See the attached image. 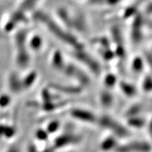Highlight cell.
Masks as SVG:
<instances>
[{
	"label": "cell",
	"mask_w": 152,
	"mask_h": 152,
	"mask_svg": "<svg viewBox=\"0 0 152 152\" xmlns=\"http://www.w3.org/2000/svg\"><path fill=\"white\" fill-rule=\"evenodd\" d=\"M33 18L47 27L53 35H54L63 42L69 45V46L73 47L74 49H83V45L77 40L75 36L64 30L47 14L42 11H37L34 13Z\"/></svg>",
	"instance_id": "cell-1"
},
{
	"label": "cell",
	"mask_w": 152,
	"mask_h": 152,
	"mask_svg": "<svg viewBox=\"0 0 152 152\" xmlns=\"http://www.w3.org/2000/svg\"><path fill=\"white\" fill-rule=\"evenodd\" d=\"M96 123H98L101 128L107 129L111 131L113 135L117 137H127L130 134V132L126 127H125L121 123L109 115H104L101 117H98Z\"/></svg>",
	"instance_id": "cell-2"
},
{
	"label": "cell",
	"mask_w": 152,
	"mask_h": 152,
	"mask_svg": "<svg viewBox=\"0 0 152 152\" xmlns=\"http://www.w3.org/2000/svg\"><path fill=\"white\" fill-rule=\"evenodd\" d=\"M27 32L26 30H20L15 36V43L18 49L17 51L16 61L21 67H25L30 61V56L26 48Z\"/></svg>",
	"instance_id": "cell-3"
},
{
	"label": "cell",
	"mask_w": 152,
	"mask_h": 152,
	"mask_svg": "<svg viewBox=\"0 0 152 152\" xmlns=\"http://www.w3.org/2000/svg\"><path fill=\"white\" fill-rule=\"evenodd\" d=\"M73 56L76 60L81 62L83 65L88 68L94 75H99L101 72L99 64L90 54L85 52L84 49H74Z\"/></svg>",
	"instance_id": "cell-4"
},
{
	"label": "cell",
	"mask_w": 152,
	"mask_h": 152,
	"mask_svg": "<svg viewBox=\"0 0 152 152\" xmlns=\"http://www.w3.org/2000/svg\"><path fill=\"white\" fill-rule=\"evenodd\" d=\"M151 144L145 141H132L128 143L117 146L115 152H151Z\"/></svg>",
	"instance_id": "cell-5"
},
{
	"label": "cell",
	"mask_w": 152,
	"mask_h": 152,
	"mask_svg": "<svg viewBox=\"0 0 152 152\" xmlns=\"http://www.w3.org/2000/svg\"><path fill=\"white\" fill-rule=\"evenodd\" d=\"M70 115L73 119L86 123H96L98 117L93 112L85 109L75 108L70 111Z\"/></svg>",
	"instance_id": "cell-6"
},
{
	"label": "cell",
	"mask_w": 152,
	"mask_h": 152,
	"mask_svg": "<svg viewBox=\"0 0 152 152\" xmlns=\"http://www.w3.org/2000/svg\"><path fill=\"white\" fill-rule=\"evenodd\" d=\"M81 141V137L78 135L72 134H64L55 139L54 147L56 149L67 147V146L74 145Z\"/></svg>",
	"instance_id": "cell-7"
},
{
	"label": "cell",
	"mask_w": 152,
	"mask_h": 152,
	"mask_svg": "<svg viewBox=\"0 0 152 152\" xmlns=\"http://www.w3.org/2000/svg\"><path fill=\"white\" fill-rule=\"evenodd\" d=\"M144 25L143 17L141 14H136L132 26V39L134 43H139L142 39V27Z\"/></svg>",
	"instance_id": "cell-8"
},
{
	"label": "cell",
	"mask_w": 152,
	"mask_h": 152,
	"mask_svg": "<svg viewBox=\"0 0 152 152\" xmlns=\"http://www.w3.org/2000/svg\"><path fill=\"white\" fill-rule=\"evenodd\" d=\"M26 20V14L23 11H20V9L15 11L11 15V18L9 19V21L5 25V30L7 32L11 31L16 27V25L20 23H23Z\"/></svg>",
	"instance_id": "cell-9"
},
{
	"label": "cell",
	"mask_w": 152,
	"mask_h": 152,
	"mask_svg": "<svg viewBox=\"0 0 152 152\" xmlns=\"http://www.w3.org/2000/svg\"><path fill=\"white\" fill-rule=\"evenodd\" d=\"M118 143L116 141L115 136H109L103 140L101 142L100 149L103 151H109L111 150H115Z\"/></svg>",
	"instance_id": "cell-10"
},
{
	"label": "cell",
	"mask_w": 152,
	"mask_h": 152,
	"mask_svg": "<svg viewBox=\"0 0 152 152\" xmlns=\"http://www.w3.org/2000/svg\"><path fill=\"white\" fill-rule=\"evenodd\" d=\"M119 86L121 92L127 97H134L137 94L136 87L131 83H128L127 82H121Z\"/></svg>",
	"instance_id": "cell-11"
},
{
	"label": "cell",
	"mask_w": 152,
	"mask_h": 152,
	"mask_svg": "<svg viewBox=\"0 0 152 152\" xmlns=\"http://www.w3.org/2000/svg\"><path fill=\"white\" fill-rule=\"evenodd\" d=\"M99 102L103 107L110 108L114 102L113 95L109 90L102 91L99 95Z\"/></svg>",
	"instance_id": "cell-12"
},
{
	"label": "cell",
	"mask_w": 152,
	"mask_h": 152,
	"mask_svg": "<svg viewBox=\"0 0 152 152\" xmlns=\"http://www.w3.org/2000/svg\"><path fill=\"white\" fill-rule=\"evenodd\" d=\"M66 64L64 59V57H63L61 53L58 52V51L55 52L52 59V65L53 67L55 69H56L57 71H62L64 67H65Z\"/></svg>",
	"instance_id": "cell-13"
},
{
	"label": "cell",
	"mask_w": 152,
	"mask_h": 152,
	"mask_svg": "<svg viewBox=\"0 0 152 152\" xmlns=\"http://www.w3.org/2000/svg\"><path fill=\"white\" fill-rule=\"evenodd\" d=\"M127 123L130 128L142 129L147 125V121L144 118L139 116V115H135V116L128 117Z\"/></svg>",
	"instance_id": "cell-14"
},
{
	"label": "cell",
	"mask_w": 152,
	"mask_h": 152,
	"mask_svg": "<svg viewBox=\"0 0 152 152\" xmlns=\"http://www.w3.org/2000/svg\"><path fill=\"white\" fill-rule=\"evenodd\" d=\"M72 28H74L77 31L80 33H84L87 29L86 20L84 16L81 14H78L75 18H73V26Z\"/></svg>",
	"instance_id": "cell-15"
},
{
	"label": "cell",
	"mask_w": 152,
	"mask_h": 152,
	"mask_svg": "<svg viewBox=\"0 0 152 152\" xmlns=\"http://www.w3.org/2000/svg\"><path fill=\"white\" fill-rule=\"evenodd\" d=\"M53 89H55L57 91L68 93V94H78L81 92L80 87H74V86H61L57 84H53L52 85Z\"/></svg>",
	"instance_id": "cell-16"
},
{
	"label": "cell",
	"mask_w": 152,
	"mask_h": 152,
	"mask_svg": "<svg viewBox=\"0 0 152 152\" xmlns=\"http://www.w3.org/2000/svg\"><path fill=\"white\" fill-rule=\"evenodd\" d=\"M57 14L61 19V20L68 28H72L73 26V18L66 9H60L57 11Z\"/></svg>",
	"instance_id": "cell-17"
},
{
	"label": "cell",
	"mask_w": 152,
	"mask_h": 152,
	"mask_svg": "<svg viewBox=\"0 0 152 152\" xmlns=\"http://www.w3.org/2000/svg\"><path fill=\"white\" fill-rule=\"evenodd\" d=\"M144 65H145V61H144V58L137 56L132 61V68L135 73H140L143 71Z\"/></svg>",
	"instance_id": "cell-18"
},
{
	"label": "cell",
	"mask_w": 152,
	"mask_h": 152,
	"mask_svg": "<svg viewBox=\"0 0 152 152\" xmlns=\"http://www.w3.org/2000/svg\"><path fill=\"white\" fill-rule=\"evenodd\" d=\"M39 0H23L20 4L19 9L20 11L26 13V11L31 10L34 8V7L37 4V3Z\"/></svg>",
	"instance_id": "cell-19"
},
{
	"label": "cell",
	"mask_w": 152,
	"mask_h": 152,
	"mask_svg": "<svg viewBox=\"0 0 152 152\" xmlns=\"http://www.w3.org/2000/svg\"><path fill=\"white\" fill-rule=\"evenodd\" d=\"M142 89L144 92H152V75H146L142 83Z\"/></svg>",
	"instance_id": "cell-20"
},
{
	"label": "cell",
	"mask_w": 152,
	"mask_h": 152,
	"mask_svg": "<svg viewBox=\"0 0 152 152\" xmlns=\"http://www.w3.org/2000/svg\"><path fill=\"white\" fill-rule=\"evenodd\" d=\"M142 106L141 104H136L130 106L126 111V116L131 117V116H135V115H139L140 112L142 111Z\"/></svg>",
	"instance_id": "cell-21"
},
{
	"label": "cell",
	"mask_w": 152,
	"mask_h": 152,
	"mask_svg": "<svg viewBox=\"0 0 152 152\" xmlns=\"http://www.w3.org/2000/svg\"><path fill=\"white\" fill-rule=\"evenodd\" d=\"M117 83V78L113 74H108L106 75V77H104V83L105 85V86L107 88H112L116 85Z\"/></svg>",
	"instance_id": "cell-22"
},
{
	"label": "cell",
	"mask_w": 152,
	"mask_h": 152,
	"mask_svg": "<svg viewBox=\"0 0 152 152\" xmlns=\"http://www.w3.org/2000/svg\"><path fill=\"white\" fill-rule=\"evenodd\" d=\"M112 37L113 40L117 45H123V37L121 35L119 28L117 27H113L112 28Z\"/></svg>",
	"instance_id": "cell-23"
},
{
	"label": "cell",
	"mask_w": 152,
	"mask_h": 152,
	"mask_svg": "<svg viewBox=\"0 0 152 152\" xmlns=\"http://www.w3.org/2000/svg\"><path fill=\"white\" fill-rule=\"evenodd\" d=\"M60 128V122L58 121H56V120H54V121H50L48 124H47L46 129L45 130H47V132L49 133V134H53V133H55L58 130V129Z\"/></svg>",
	"instance_id": "cell-24"
},
{
	"label": "cell",
	"mask_w": 152,
	"mask_h": 152,
	"mask_svg": "<svg viewBox=\"0 0 152 152\" xmlns=\"http://www.w3.org/2000/svg\"><path fill=\"white\" fill-rule=\"evenodd\" d=\"M30 47L35 51L39 50L42 46V39L40 37L36 35L32 38V39L30 42Z\"/></svg>",
	"instance_id": "cell-25"
},
{
	"label": "cell",
	"mask_w": 152,
	"mask_h": 152,
	"mask_svg": "<svg viewBox=\"0 0 152 152\" xmlns=\"http://www.w3.org/2000/svg\"><path fill=\"white\" fill-rule=\"evenodd\" d=\"M36 79H37V73L35 72L30 73L29 75H28L27 77L25 78L24 85L27 87H31L33 83H35Z\"/></svg>",
	"instance_id": "cell-26"
},
{
	"label": "cell",
	"mask_w": 152,
	"mask_h": 152,
	"mask_svg": "<svg viewBox=\"0 0 152 152\" xmlns=\"http://www.w3.org/2000/svg\"><path fill=\"white\" fill-rule=\"evenodd\" d=\"M36 137L40 141H46L49 137V133L47 132L46 130L44 129H39L36 132Z\"/></svg>",
	"instance_id": "cell-27"
},
{
	"label": "cell",
	"mask_w": 152,
	"mask_h": 152,
	"mask_svg": "<svg viewBox=\"0 0 152 152\" xmlns=\"http://www.w3.org/2000/svg\"><path fill=\"white\" fill-rule=\"evenodd\" d=\"M144 59L145 64L149 66L150 71L152 73V53L149 52H144Z\"/></svg>",
	"instance_id": "cell-28"
},
{
	"label": "cell",
	"mask_w": 152,
	"mask_h": 152,
	"mask_svg": "<svg viewBox=\"0 0 152 152\" xmlns=\"http://www.w3.org/2000/svg\"><path fill=\"white\" fill-rule=\"evenodd\" d=\"M102 56L104 59L109 61L113 58L114 53L110 49H104V50L102 52Z\"/></svg>",
	"instance_id": "cell-29"
},
{
	"label": "cell",
	"mask_w": 152,
	"mask_h": 152,
	"mask_svg": "<svg viewBox=\"0 0 152 152\" xmlns=\"http://www.w3.org/2000/svg\"><path fill=\"white\" fill-rule=\"evenodd\" d=\"M137 7L134 5L132 6V7H129L125 10L124 13V17L125 18H129V17H131L133 16L134 14H136L137 12Z\"/></svg>",
	"instance_id": "cell-30"
},
{
	"label": "cell",
	"mask_w": 152,
	"mask_h": 152,
	"mask_svg": "<svg viewBox=\"0 0 152 152\" xmlns=\"http://www.w3.org/2000/svg\"><path fill=\"white\" fill-rule=\"evenodd\" d=\"M89 2L92 4H101L106 2V0H89Z\"/></svg>",
	"instance_id": "cell-31"
},
{
	"label": "cell",
	"mask_w": 152,
	"mask_h": 152,
	"mask_svg": "<svg viewBox=\"0 0 152 152\" xmlns=\"http://www.w3.org/2000/svg\"><path fill=\"white\" fill-rule=\"evenodd\" d=\"M145 10H146V13H147V14L149 15L152 14V1H151V2L147 6Z\"/></svg>",
	"instance_id": "cell-32"
},
{
	"label": "cell",
	"mask_w": 152,
	"mask_h": 152,
	"mask_svg": "<svg viewBox=\"0 0 152 152\" xmlns=\"http://www.w3.org/2000/svg\"><path fill=\"white\" fill-rule=\"evenodd\" d=\"M120 1H121V0H106V2L109 4L114 5V4H116L118 2H119Z\"/></svg>",
	"instance_id": "cell-33"
},
{
	"label": "cell",
	"mask_w": 152,
	"mask_h": 152,
	"mask_svg": "<svg viewBox=\"0 0 152 152\" xmlns=\"http://www.w3.org/2000/svg\"><path fill=\"white\" fill-rule=\"evenodd\" d=\"M146 0H137L136 1V2H135V4H134V6H135L136 7H138V5H140V4H142L143 2H144V1H145Z\"/></svg>",
	"instance_id": "cell-34"
},
{
	"label": "cell",
	"mask_w": 152,
	"mask_h": 152,
	"mask_svg": "<svg viewBox=\"0 0 152 152\" xmlns=\"http://www.w3.org/2000/svg\"><path fill=\"white\" fill-rule=\"evenodd\" d=\"M148 128H149V132H152V118L151 119V121H149V125H148Z\"/></svg>",
	"instance_id": "cell-35"
},
{
	"label": "cell",
	"mask_w": 152,
	"mask_h": 152,
	"mask_svg": "<svg viewBox=\"0 0 152 152\" xmlns=\"http://www.w3.org/2000/svg\"><path fill=\"white\" fill-rule=\"evenodd\" d=\"M42 152H54V151L52 149H51V148H46V149Z\"/></svg>",
	"instance_id": "cell-36"
},
{
	"label": "cell",
	"mask_w": 152,
	"mask_h": 152,
	"mask_svg": "<svg viewBox=\"0 0 152 152\" xmlns=\"http://www.w3.org/2000/svg\"><path fill=\"white\" fill-rule=\"evenodd\" d=\"M149 133H150V134H151V140H152V132H149Z\"/></svg>",
	"instance_id": "cell-37"
},
{
	"label": "cell",
	"mask_w": 152,
	"mask_h": 152,
	"mask_svg": "<svg viewBox=\"0 0 152 152\" xmlns=\"http://www.w3.org/2000/svg\"><path fill=\"white\" fill-rule=\"evenodd\" d=\"M151 53H152V51H151Z\"/></svg>",
	"instance_id": "cell-38"
}]
</instances>
